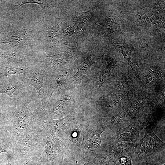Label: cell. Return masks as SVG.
Listing matches in <instances>:
<instances>
[{
	"label": "cell",
	"instance_id": "1",
	"mask_svg": "<svg viewBox=\"0 0 165 165\" xmlns=\"http://www.w3.org/2000/svg\"><path fill=\"white\" fill-rule=\"evenodd\" d=\"M145 128L143 137L134 146L133 165H161L165 163V143L156 134L151 124Z\"/></svg>",
	"mask_w": 165,
	"mask_h": 165
},
{
	"label": "cell",
	"instance_id": "2",
	"mask_svg": "<svg viewBox=\"0 0 165 165\" xmlns=\"http://www.w3.org/2000/svg\"><path fill=\"white\" fill-rule=\"evenodd\" d=\"M28 133L23 138L15 139L10 155L15 159L23 164L38 159L46 145L43 135L46 134L40 129L35 121Z\"/></svg>",
	"mask_w": 165,
	"mask_h": 165
},
{
	"label": "cell",
	"instance_id": "3",
	"mask_svg": "<svg viewBox=\"0 0 165 165\" xmlns=\"http://www.w3.org/2000/svg\"><path fill=\"white\" fill-rule=\"evenodd\" d=\"M42 115L40 108L33 105L31 101H17L15 110L12 112L10 125L7 129L14 139L23 138L29 131L32 121L41 122Z\"/></svg>",
	"mask_w": 165,
	"mask_h": 165
},
{
	"label": "cell",
	"instance_id": "4",
	"mask_svg": "<svg viewBox=\"0 0 165 165\" xmlns=\"http://www.w3.org/2000/svg\"><path fill=\"white\" fill-rule=\"evenodd\" d=\"M47 141L45 147L37 159L40 165H63V159L61 143L58 138L46 133Z\"/></svg>",
	"mask_w": 165,
	"mask_h": 165
},
{
	"label": "cell",
	"instance_id": "5",
	"mask_svg": "<svg viewBox=\"0 0 165 165\" xmlns=\"http://www.w3.org/2000/svg\"><path fill=\"white\" fill-rule=\"evenodd\" d=\"M150 124L151 123L148 120L134 119L128 126L119 129L110 139L114 143L125 142L135 145L140 140L141 131Z\"/></svg>",
	"mask_w": 165,
	"mask_h": 165
},
{
	"label": "cell",
	"instance_id": "6",
	"mask_svg": "<svg viewBox=\"0 0 165 165\" xmlns=\"http://www.w3.org/2000/svg\"><path fill=\"white\" fill-rule=\"evenodd\" d=\"M31 33L28 29L3 32L1 33L0 43H7L16 50L23 49L29 45L33 40Z\"/></svg>",
	"mask_w": 165,
	"mask_h": 165
},
{
	"label": "cell",
	"instance_id": "7",
	"mask_svg": "<svg viewBox=\"0 0 165 165\" xmlns=\"http://www.w3.org/2000/svg\"><path fill=\"white\" fill-rule=\"evenodd\" d=\"M69 116L59 119H47L45 122L35 121L36 123L45 129L46 133L50 134L54 138H58L62 135L66 126V122Z\"/></svg>",
	"mask_w": 165,
	"mask_h": 165
},
{
	"label": "cell",
	"instance_id": "8",
	"mask_svg": "<svg viewBox=\"0 0 165 165\" xmlns=\"http://www.w3.org/2000/svg\"><path fill=\"white\" fill-rule=\"evenodd\" d=\"M133 120L125 112L116 111L109 116L105 126L115 133L120 129L128 126Z\"/></svg>",
	"mask_w": 165,
	"mask_h": 165
},
{
	"label": "cell",
	"instance_id": "9",
	"mask_svg": "<svg viewBox=\"0 0 165 165\" xmlns=\"http://www.w3.org/2000/svg\"><path fill=\"white\" fill-rule=\"evenodd\" d=\"M107 128L105 125L99 123L88 131L84 136L86 147L90 150L100 147L101 144V134Z\"/></svg>",
	"mask_w": 165,
	"mask_h": 165
},
{
	"label": "cell",
	"instance_id": "10",
	"mask_svg": "<svg viewBox=\"0 0 165 165\" xmlns=\"http://www.w3.org/2000/svg\"><path fill=\"white\" fill-rule=\"evenodd\" d=\"M25 75V79L28 85H31L35 88L42 102L45 91L43 74L40 72L38 70L30 67Z\"/></svg>",
	"mask_w": 165,
	"mask_h": 165
},
{
	"label": "cell",
	"instance_id": "11",
	"mask_svg": "<svg viewBox=\"0 0 165 165\" xmlns=\"http://www.w3.org/2000/svg\"><path fill=\"white\" fill-rule=\"evenodd\" d=\"M0 57L9 65L20 67L27 66L26 57L18 53L11 51H4L0 49Z\"/></svg>",
	"mask_w": 165,
	"mask_h": 165
},
{
	"label": "cell",
	"instance_id": "12",
	"mask_svg": "<svg viewBox=\"0 0 165 165\" xmlns=\"http://www.w3.org/2000/svg\"><path fill=\"white\" fill-rule=\"evenodd\" d=\"M28 85L26 80L24 81L14 80L0 82L1 94H5L10 97H12L14 92L17 90Z\"/></svg>",
	"mask_w": 165,
	"mask_h": 165
},
{
	"label": "cell",
	"instance_id": "13",
	"mask_svg": "<svg viewBox=\"0 0 165 165\" xmlns=\"http://www.w3.org/2000/svg\"><path fill=\"white\" fill-rule=\"evenodd\" d=\"M14 140L7 127L0 129V155L2 152L11 154Z\"/></svg>",
	"mask_w": 165,
	"mask_h": 165
},
{
	"label": "cell",
	"instance_id": "14",
	"mask_svg": "<svg viewBox=\"0 0 165 165\" xmlns=\"http://www.w3.org/2000/svg\"><path fill=\"white\" fill-rule=\"evenodd\" d=\"M11 108L5 103L0 102V129L9 126L10 125Z\"/></svg>",
	"mask_w": 165,
	"mask_h": 165
},
{
	"label": "cell",
	"instance_id": "15",
	"mask_svg": "<svg viewBox=\"0 0 165 165\" xmlns=\"http://www.w3.org/2000/svg\"><path fill=\"white\" fill-rule=\"evenodd\" d=\"M29 67L26 66L12 68L0 65V79L4 77L9 76L11 75H19L23 74L25 75L28 71Z\"/></svg>",
	"mask_w": 165,
	"mask_h": 165
},
{
	"label": "cell",
	"instance_id": "16",
	"mask_svg": "<svg viewBox=\"0 0 165 165\" xmlns=\"http://www.w3.org/2000/svg\"><path fill=\"white\" fill-rule=\"evenodd\" d=\"M111 42L113 44L115 48L122 54L127 64L129 65L133 70L132 63L131 60V55L132 52L134 50L125 44L116 43L112 41H111Z\"/></svg>",
	"mask_w": 165,
	"mask_h": 165
},
{
	"label": "cell",
	"instance_id": "17",
	"mask_svg": "<svg viewBox=\"0 0 165 165\" xmlns=\"http://www.w3.org/2000/svg\"><path fill=\"white\" fill-rule=\"evenodd\" d=\"M106 163V160L102 155L94 158H86L80 160H76L68 165H104Z\"/></svg>",
	"mask_w": 165,
	"mask_h": 165
},
{
	"label": "cell",
	"instance_id": "18",
	"mask_svg": "<svg viewBox=\"0 0 165 165\" xmlns=\"http://www.w3.org/2000/svg\"><path fill=\"white\" fill-rule=\"evenodd\" d=\"M91 65L89 64L86 60L82 62L79 67L77 72L72 78L74 79L73 80L78 79L80 80L85 78V75L90 73L91 72Z\"/></svg>",
	"mask_w": 165,
	"mask_h": 165
},
{
	"label": "cell",
	"instance_id": "19",
	"mask_svg": "<svg viewBox=\"0 0 165 165\" xmlns=\"http://www.w3.org/2000/svg\"><path fill=\"white\" fill-rule=\"evenodd\" d=\"M132 156H123L120 157L118 160L120 165H133Z\"/></svg>",
	"mask_w": 165,
	"mask_h": 165
},
{
	"label": "cell",
	"instance_id": "20",
	"mask_svg": "<svg viewBox=\"0 0 165 165\" xmlns=\"http://www.w3.org/2000/svg\"><path fill=\"white\" fill-rule=\"evenodd\" d=\"M132 96V92L129 91L121 95H117L116 96L117 100L120 102L121 101L127 100L130 99Z\"/></svg>",
	"mask_w": 165,
	"mask_h": 165
},
{
	"label": "cell",
	"instance_id": "21",
	"mask_svg": "<svg viewBox=\"0 0 165 165\" xmlns=\"http://www.w3.org/2000/svg\"><path fill=\"white\" fill-rule=\"evenodd\" d=\"M7 162L6 165H24L20 162L15 159L9 154L6 156Z\"/></svg>",
	"mask_w": 165,
	"mask_h": 165
},
{
	"label": "cell",
	"instance_id": "22",
	"mask_svg": "<svg viewBox=\"0 0 165 165\" xmlns=\"http://www.w3.org/2000/svg\"><path fill=\"white\" fill-rule=\"evenodd\" d=\"M148 71L149 73L152 75L157 80H159L162 77V74L161 71H153L149 67L148 68Z\"/></svg>",
	"mask_w": 165,
	"mask_h": 165
},
{
	"label": "cell",
	"instance_id": "23",
	"mask_svg": "<svg viewBox=\"0 0 165 165\" xmlns=\"http://www.w3.org/2000/svg\"><path fill=\"white\" fill-rule=\"evenodd\" d=\"M24 165H40L37 159L30 161Z\"/></svg>",
	"mask_w": 165,
	"mask_h": 165
},
{
	"label": "cell",
	"instance_id": "24",
	"mask_svg": "<svg viewBox=\"0 0 165 165\" xmlns=\"http://www.w3.org/2000/svg\"><path fill=\"white\" fill-rule=\"evenodd\" d=\"M148 78L149 81L151 82H154L157 80L150 73L148 75Z\"/></svg>",
	"mask_w": 165,
	"mask_h": 165
},
{
	"label": "cell",
	"instance_id": "25",
	"mask_svg": "<svg viewBox=\"0 0 165 165\" xmlns=\"http://www.w3.org/2000/svg\"><path fill=\"white\" fill-rule=\"evenodd\" d=\"M117 161V160L114 159L107 162L104 165H116Z\"/></svg>",
	"mask_w": 165,
	"mask_h": 165
},
{
	"label": "cell",
	"instance_id": "26",
	"mask_svg": "<svg viewBox=\"0 0 165 165\" xmlns=\"http://www.w3.org/2000/svg\"><path fill=\"white\" fill-rule=\"evenodd\" d=\"M0 156V165H6L7 162V160L6 161L4 159L2 160L1 159Z\"/></svg>",
	"mask_w": 165,
	"mask_h": 165
},
{
	"label": "cell",
	"instance_id": "27",
	"mask_svg": "<svg viewBox=\"0 0 165 165\" xmlns=\"http://www.w3.org/2000/svg\"><path fill=\"white\" fill-rule=\"evenodd\" d=\"M161 165H165V163H164V164H163Z\"/></svg>",
	"mask_w": 165,
	"mask_h": 165
}]
</instances>
